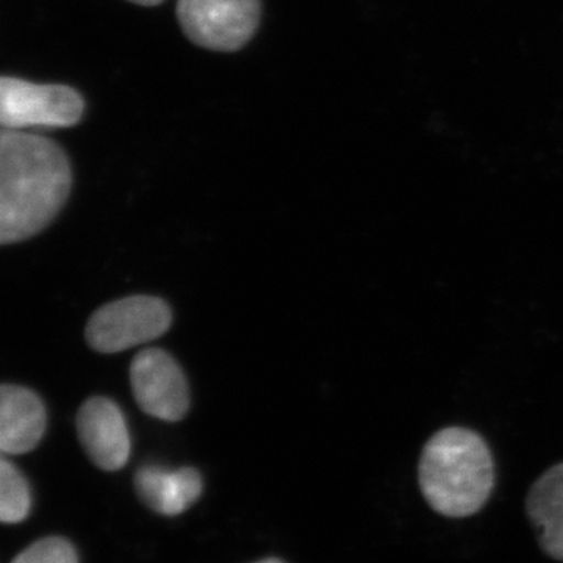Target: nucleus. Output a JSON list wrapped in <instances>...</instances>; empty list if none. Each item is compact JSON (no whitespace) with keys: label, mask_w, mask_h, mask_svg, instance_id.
Segmentation results:
<instances>
[{"label":"nucleus","mask_w":563,"mask_h":563,"mask_svg":"<svg viewBox=\"0 0 563 563\" xmlns=\"http://www.w3.org/2000/svg\"><path fill=\"white\" fill-rule=\"evenodd\" d=\"M73 185L65 151L25 131L0 133V243L32 239L57 217Z\"/></svg>","instance_id":"obj_1"},{"label":"nucleus","mask_w":563,"mask_h":563,"mask_svg":"<svg viewBox=\"0 0 563 563\" xmlns=\"http://www.w3.org/2000/svg\"><path fill=\"white\" fill-rule=\"evenodd\" d=\"M418 485L428 506L442 517L468 518L479 514L496 485L490 446L473 429H440L422 446Z\"/></svg>","instance_id":"obj_2"},{"label":"nucleus","mask_w":563,"mask_h":563,"mask_svg":"<svg viewBox=\"0 0 563 563\" xmlns=\"http://www.w3.org/2000/svg\"><path fill=\"white\" fill-rule=\"evenodd\" d=\"M85 102L79 91L66 85L33 84L2 77L0 124L9 131L70 128L80 121Z\"/></svg>","instance_id":"obj_3"},{"label":"nucleus","mask_w":563,"mask_h":563,"mask_svg":"<svg viewBox=\"0 0 563 563\" xmlns=\"http://www.w3.org/2000/svg\"><path fill=\"white\" fill-rule=\"evenodd\" d=\"M168 303L154 296H129L101 307L87 324L92 350L114 354L158 339L172 325Z\"/></svg>","instance_id":"obj_4"},{"label":"nucleus","mask_w":563,"mask_h":563,"mask_svg":"<svg viewBox=\"0 0 563 563\" xmlns=\"http://www.w3.org/2000/svg\"><path fill=\"white\" fill-rule=\"evenodd\" d=\"M262 0H177L181 31L196 46L235 52L261 24Z\"/></svg>","instance_id":"obj_5"},{"label":"nucleus","mask_w":563,"mask_h":563,"mask_svg":"<svg viewBox=\"0 0 563 563\" xmlns=\"http://www.w3.org/2000/svg\"><path fill=\"white\" fill-rule=\"evenodd\" d=\"M131 384L136 404L151 417L174 422L187 415V379L168 352L146 350L136 354L131 365Z\"/></svg>","instance_id":"obj_6"},{"label":"nucleus","mask_w":563,"mask_h":563,"mask_svg":"<svg viewBox=\"0 0 563 563\" xmlns=\"http://www.w3.org/2000/svg\"><path fill=\"white\" fill-rule=\"evenodd\" d=\"M77 432L85 453L103 472H118L131 455V435L117 402L88 399L77 415Z\"/></svg>","instance_id":"obj_7"},{"label":"nucleus","mask_w":563,"mask_h":563,"mask_svg":"<svg viewBox=\"0 0 563 563\" xmlns=\"http://www.w3.org/2000/svg\"><path fill=\"white\" fill-rule=\"evenodd\" d=\"M43 401L29 388L2 385L0 388V451L21 455L35 450L46 432Z\"/></svg>","instance_id":"obj_8"},{"label":"nucleus","mask_w":563,"mask_h":563,"mask_svg":"<svg viewBox=\"0 0 563 563\" xmlns=\"http://www.w3.org/2000/svg\"><path fill=\"white\" fill-rule=\"evenodd\" d=\"M133 483L141 503L165 517L190 509L201 498L203 487L201 474L190 466L174 472L158 465L141 466Z\"/></svg>","instance_id":"obj_9"},{"label":"nucleus","mask_w":563,"mask_h":563,"mask_svg":"<svg viewBox=\"0 0 563 563\" xmlns=\"http://www.w3.org/2000/svg\"><path fill=\"white\" fill-rule=\"evenodd\" d=\"M525 507L543 553L563 562V462L537 477Z\"/></svg>","instance_id":"obj_10"},{"label":"nucleus","mask_w":563,"mask_h":563,"mask_svg":"<svg viewBox=\"0 0 563 563\" xmlns=\"http://www.w3.org/2000/svg\"><path fill=\"white\" fill-rule=\"evenodd\" d=\"M32 507L31 488L20 470L3 459L0 462V520L18 525L29 517Z\"/></svg>","instance_id":"obj_11"},{"label":"nucleus","mask_w":563,"mask_h":563,"mask_svg":"<svg viewBox=\"0 0 563 563\" xmlns=\"http://www.w3.org/2000/svg\"><path fill=\"white\" fill-rule=\"evenodd\" d=\"M11 563H79L76 548L63 537H44L18 554Z\"/></svg>","instance_id":"obj_12"},{"label":"nucleus","mask_w":563,"mask_h":563,"mask_svg":"<svg viewBox=\"0 0 563 563\" xmlns=\"http://www.w3.org/2000/svg\"><path fill=\"white\" fill-rule=\"evenodd\" d=\"M129 2L139 3V5L143 7H154L158 5V3H162L163 0H129Z\"/></svg>","instance_id":"obj_13"},{"label":"nucleus","mask_w":563,"mask_h":563,"mask_svg":"<svg viewBox=\"0 0 563 563\" xmlns=\"http://www.w3.org/2000/svg\"><path fill=\"white\" fill-rule=\"evenodd\" d=\"M254 563H285V562L280 561V559L269 558V559H262V561L254 562Z\"/></svg>","instance_id":"obj_14"}]
</instances>
